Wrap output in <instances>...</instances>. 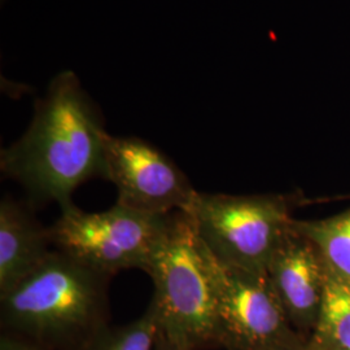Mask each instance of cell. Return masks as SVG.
<instances>
[{
	"instance_id": "1",
	"label": "cell",
	"mask_w": 350,
	"mask_h": 350,
	"mask_svg": "<svg viewBox=\"0 0 350 350\" xmlns=\"http://www.w3.org/2000/svg\"><path fill=\"white\" fill-rule=\"evenodd\" d=\"M108 135L98 104L73 72H63L36 103L25 134L1 150L0 170L24 187L31 205L63 208L83 183L105 179Z\"/></svg>"
},
{
	"instance_id": "2",
	"label": "cell",
	"mask_w": 350,
	"mask_h": 350,
	"mask_svg": "<svg viewBox=\"0 0 350 350\" xmlns=\"http://www.w3.org/2000/svg\"><path fill=\"white\" fill-rule=\"evenodd\" d=\"M111 280L53 250L33 274L0 295L1 328L51 350H86L111 325Z\"/></svg>"
},
{
	"instance_id": "3",
	"label": "cell",
	"mask_w": 350,
	"mask_h": 350,
	"mask_svg": "<svg viewBox=\"0 0 350 350\" xmlns=\"http://www.w3.org/2000/svg\"><path fill=\"white\" fill-rule=\"evenodd\" d=\"M153 282L159 334L179 350L221 347L209 252L192 217L175 212L146 271Z\"/></svg>"
},
{
	"instance_id": "4",
	"label": "cell",
	"mask_w": 350,
	"mask_h": 350,
	"mask_svg": "<svg viewBox=\"0 0 350 350\" xmlns=\"http://www.w3.org/2000/svg\"><path fill=\"white\" fill-rule=\"evenodd\" d=\"M296 198L199 192L189 212L202 244L227 266L267 274L292 227Z\"/></svg>"
},
{
	"instance_id": "5",
	"label": "cell",
	"mask_w": 350,
	"mask_h": 350,
	"mask_svg": "<svg viewBox=\"0 0 350 350\" xmlns=\"http://www.w3.org/2000/svg\"><path fill=\"white\" fill-rule=\"evenodd\" d=\"M60 209L50 226L53 250L112 278L127 269L146 271L173 214L150 215L117 202L104 212H85L73 202Z\"/></svg>"
},
{
	"instance_id": "6",
	"label": "cell",
	"mask_w": 350,
	"mask_h": 350,
	"mask_svg": "<svg viewBox=\"0 0 350 350\" xmlns=\"http://www.w3.org/2000/svg\"><path fill=\"white\" fill-rule=\"evenodd\" d=\"M209 260L221 347L269 350L302 338L291 325L267 274L227 266L211 252Z\"/></svg>"
},
{
	"instance_id": "7",
	"label": "cell",
	"mask_w": 350,
	"mask_h": 350,
	"mask_svg": "<svg viewBox=\"0 0 350 350\" xmlns=\"http://www.w3.org/2000/svg\"><path fill=\"white\" fill-rule=\"evenodd\" d=\"M105 179L117 189V204L150 215L191 212L199 191L187 175L144 139L108 135Z\"/></svg>"
},
{
	"instance_id": "8",
	"label": "cell",
	"mask_w": 350,
	"mask_h": 350,
	"mask_svg": "<svg viewBox=\"0 0 350 350\" xmlns=\"http://www.w3.org/2000/svg\"><path fill=\"white\" fill-rule=\"evenodd\" d=\"M267 276L295 329L313 332L325 304L329 271L310 239L293 227L267 267Z\"/></svg>"
},
{
	"instance_id": "9",
	"label": "cell",
	"mask_w": 350,
	"mask_h": 350,
	"mask_svg": "<svg viewBox=\"0 0 350 350\" xmlns=\"http://www.w3.org/2000/svg\"><path fill=\"white\" fill-rule=\"evenodd\" d=\"M44 227L26 202L10 195L0 201V295L33 274L53 252Z\"/></svg>"
},
{
	"instance_id": "10",
	"label": "cell",
	"mask_w": 350,
	"mask_h": 350,
	"mask_svg": "<svg viewBox=\"0 0 350 350\" xmlns=\"http://www.w3.org/2000/svg\"><path fill=\"white\" fill-rule=\"evenodd\" d=\"M292 227L310 239L329 274L350 287V208L323 219H295Z\"/></svg>"
},
{
	"instance_id": "11",
	"label": "cell",
	"mask_w": 350,
	"mask_h": 350,
	"mask_svg": "<svg viewBox=\"0 0 350 350\" xmlns=\"http://www.w3.org/2000/svg\"><path fill=\"white\" fill-rule=\"evenodd\" d=\"M306 345L309 350H350V287L331 274L321 318Z\"/></svg>"
},
{
	"instance_id": "12",
	"label": "cell",
	"mask_w": 350,
	"mask_h": 350,
	"mask_svg": "<svg viewBox=\"0 0 350 350\" xmlns=\"http://www.w3.org/2000/svg\"><path fill=\"white\" fill-rule=\"evenodd\" d=\"M159 325L153 308L148 305L144 314L125 325H109L86 350H153Z\"/></svg>"
},
{
	"instance_id": "13",
	"label": "cell",
	"mask_w": 350,
	"mask_h": 350,
	"mask_svg": "<svg viewBox=\"0 0 350 350\" xmlns=\"http://www.w3.org/2000/svg\"><path fill=\"white\" fill-rule=\"evenodd\" d=\"M0 350H51L31 338L3 331L0 336Z\"/></svg>"
},
{
	"instance_id": "14",
	"label": "cell",
	"mask_w": 350,
	"mask_h": 350,
	"mask_svg": "<svg viewBox=\"0 0 350 350\" xmlns=\"http://www.w3.org/2000/svg\"><path fill=\"white\" fill-rule=\"evenodd\" d=\"M269 350H308V345H306V340L300 338L295 342H289V344H284V345H278L271 349Z\"/></svg>"
},
{
	"instance_id": "15",
	"label": "cell",
	"mask_w": 350,
	"mask_h": 350,
	"mask_svg": "<svg viewBox=\"0 0 350 350\" xmlns=\"http://www.w3.org/2000/svg\"><path fill=\"white\" fill-rule=\"evenodd\" d=\"M153 350H179L175 348L174 345H172L166 338H163L160 334H157V340L154 344V349Z\"/></svg>"
},
{
	"instance_id": "16",
	"label": "cell",
	"mask_w": 350,
	"mask_h": 350,
	"mask_svg": "<svg viewBox=\"0 0 350 350\" xmlns=\"http://www.w3.org/2000/svg\"><path fill=\"white\" fill-rule=\"evenodd\" d=\"M308 350H309V349H308Z\"/></svg>"
}]
</instances>
